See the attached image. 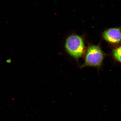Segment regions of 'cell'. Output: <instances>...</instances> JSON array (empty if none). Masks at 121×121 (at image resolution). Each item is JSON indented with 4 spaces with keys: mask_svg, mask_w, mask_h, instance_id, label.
<instances>
[{
    "mask_svg": "<svg viewBox=\"0 0 121 121\" xmlns=\"http://www.w3.org/2000/svg\"><path fill=\"white\" fill-rule=\"evenodd\" d=\"M105 56V53L99 44L90 45L87 49L84 63L82 67H93L99 69L102 66Z\"/></svg>",
    "mask_w": 121,
    "mask_h": 121,
    "instance_id": "cell-1",
    "label": "cell"
},
{
    "mask_svg": "<svg viewBox=\"0 0 121 121\" xmlns=\"http://www.w3.org/2000/svg\"><path fill=\"white\" fill-rule=\"evenodd\" d=\"M65 48L68 54L73 58L78 59L85 53V45L83 39L80 36L72 35L68 37Z\"/></svg>",
    "mask_w": 121,
    "mask_h": 121,
    "instance_id": "cell-2",
    "label": "cell"
},
{
    "mask_svg": "<svg viewBox=\"0 0 121 121\" xmlns=\"http://www.w3.org/2000/svg\"><path fill=\"white\" fill-rule=\"evenodd\" d=\"M102 37L113 48L121 45V26L106 29L102 33Z\"/></svg>",
    "mask_w": 121,
    "mask_h": 121,
    "instance_id": "cell-3",
    "label": "cell"
},
{
    "mask_svg": "<svg viewBox=\"0 0 121 121\" xmlns=\"http://www.w3.org/2000/svg\"><path fill=\"white\" fill-rule=\"evenodd\" d=\"M111 56L115 62L121 64V44L113 48L111 52Z\"/></svg>",
    "mask_w": 121,
    "mask_h": 121,
    "instance_id": "cell-4",
    "label": "cell"
}]
</instances>
